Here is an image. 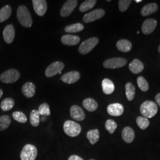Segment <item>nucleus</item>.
Segmentation results:
<instances>
[{"instance_id":"nucleus-1","label":"nucleus","mask_w":160,"mask_h":160,"mask_svg":"<svg viewBox=\"0 0 160 160\" xmlns=\"http://www.w3.org/2000/svg\"><path fill=\"white\" fill-rule=\"evenodd\" d=\"M17 17L18 22L24 27L30 28L32 26L33 20L26 7L20 6L18 8Z\"/></svg>"},{"instance_id":"nucleus-2","label":"nucleus","mask_w":160,"mask_h":160,"mask_svg":"<svg viewBox=\"0 0 160 160\" xmlns=\"http://www.w3.org/2000/svg\"><path fill=\"white\" fill-rule=\"evenodd\" d=\"M158 112L157 104L152 101H146L140 107V112L146 118H152Z\"/></svg>"},{"instance_id":"nucleus-3","label":"nucleus","mask_w":160,"mask_h":160,"mask_svg":"<svg viewBox=\"0 0 160 160\" xmlns=\"http://www.w3.org/2000/svg\"><path fill=\"white\" fill-rule=\"evenodd\" d=\"M63 128L65 133L71 137H77L81 132L80 125L72 120H67L63 124Z\"/></svg>"},{"instance_id":"nucleus-4","label":"nucleus","mask_w":160,"mask_h":160,"mask_svg":"<svg viewBox=\"0 0 160 160\" xmlns=\"http://www.w3.org/2000/svg\"><path fill=\"white\" fill-rule=\"evenodd\" d=\"M20 77V72L15 69H10L2 72L0 75L1 82L6 84L14 83Z\"/></svg>"},{"instance_id":"nucleus-5","label":"nucleus","mask_w":160,"mask_h":160,"mask_svg":"<svg viewBox=\"0 0 160 160\" xmlns=\"http://www.w3.org/2000/svg\"><path fill=\"white\" fill-rule=\"evenodd\" d=\"M38 155L37 148L32 144L24 146L20 153L21 160H35Z\"/></svg>"},{"instance_id":"nucleus-6","label":"nucleus","mask_w":160,"mask_h":160,"mask_svg":"<svg viewBox=\"0 0 160 160\" xmlns=\"http://www.w3.org/2000/svg\"><path fill=\"white\" fill-rule=\"evenodd\" d=\"M99 42V39L96 38H91L84 41L78 48V52L82 55H86L90 52Z\"/></svg>"},{"instance_id":"nucleus-7","label":"nucleus","mask_w":160,"mask_h":160,"mask_svg":"<svg viewBox=\"0 0 160 160\" xmlns=\"http://www.w3.org/2000/svg\"><path fill=\"white\" fill-rule=\"evenodd\" d=\"M127 60L123 58H113L106 60L103 62V67L107 69L119 68L124 67Z\"/></svg>"},{"instance_id":"nucleus-8","label":"nucleus","mask_w":160,"mask_h":160,"mask_svg":"<svg viewBox=\"0 0 160 160\" xmlns=\"http://www.w3.org/2000/svg\"><path fill=\"white\" fill-rule=\"evenodd\" d=\"M65 65L61 61H56L51 63L45 71V75L47 77H52L58 74H61Z\"/></svg>"},{"instance_id":"nucleus-9","label":"nucleus","mask_w":160,"mask_h":160,"mask_svg":"<svg viewBox=\"0 0 160 160\" xmlns=\"http://www.w3.org/2000/svg\"><path fill=\"white\" fill-rule=\"evenodd\" d=\"M105 15V11L102 8L96 9L86 14L82 18V20L85 23H90L102 18Z\"/></svg>"},{"instance_id":"nucleus-10","label":"nucleus","mask_w":160,"mask_h":160,"mask_svg":"<svg viewBox=\"0 0 160 160\" xmlns=\"http://www.w3.org/2000/svg\"><path fill=\"white\" fill-rule=\"evenodd\" d=\"M78 4L77 0H68L67 1L62 7L61 8L60 14L61 17H66L69 16L74 11Z\"/></svg>"},{"instance_id":"nucleus-11","label":"nucleus","mask_w":160,"mask_h":160,"mask_svg":"<svg viewBox=\"0 0 160 160\" xmlns=\"http://www.w3.org/2000/svg\"><path fill=\"white\" fill-rule=\"evenodd\" d=\"M33 6L35 12L39 16H43L46 13L48 6L45 0H33Z\"/></svg>"},{"instance_id":"nucleus-12","label":"nucleus","mask_w":160,"mask_h":160,"mask_svg":"<svg viewBox=\"0 0 160 160\" xmlns=\"http://www.w3.org/2000/svg\"><path fill=\"white\" fill-rule=\"evenodd\" d=\"M70 114L72 119L77 121H82L86 118V114L84 110L80 106L74 105L70 108Z\"/></svg>"},{"instance_id":"nucleus-13","label":"nucleus","mask_w":160,"mask_h":160,"mask_svg":"<svg viewBox=\"0 0 160 160\" xmlns=\"http://www.w3.org/2000/svg\"><path fill=\"white\" fill-rule=\"evenodd\" d=\"M157 22L154 18H148L143 22L142 26V31L143 34L152 33L157 27Z\"/></svg>"},{"instance_id":"nucleus-14","label":"nucleus","mask_w":160,"mask_h":160,"mask_svg":"<svg viewBox=\"0 0 160 160\" xmlns=\"http://www.w3.org/2000/svg\"><path fill=\"white\" fill-rule=\"evenodd\" d=\"M107 111L111 116H120L123 113L124 108L120 103H113L109 104L108 106Z\"/></svg>"},{"instance_id":"nucleus-15","label":"nucleus","mask_w":160,"mask_h":160,"mask_svg":"<svg viewBox=\"0 0 160 160\" xmlns=\"http://www.w3.org/2000/svg\"><path fill=\"white\" fill-rule=\"evenodd\" d=\"M3 38L7 44H10L13 42L15 38V29L12 24L6 26L3 31Z\"/></svg>"},{"instance_id":"nucleus-16","label":"nucleus","mask_w":160,"mask_h":160,"mask_svg":"<svg viewBox=\"0 0 160 160\" xmlns=\"http://www.w3.org/2000/svg\"><path fill=\"white\" fill-rule=\"evenodd\" d=\"M80 74L77 71H71L62 76L61 80L67 84H73L80 80Z\"/></svg>"},{"instance_id":"nucleus-17","label":"nucleus","mask_w":160,"mask_h":160,"mask_svg":"<svg viewBox=\"0 0 160 160\" xmlns=\"http://www.w3.org/2000/svg\"><path fill=\"white\" fill-rule=\"evenodd\" d=\"M80 38L79 36L71 34L63 35L61 38L62 43L68 46H74L78 44L80 42Z\"/></svg>"},{"instance_id":"nucleus-18","label":"nucleus","mask_w":160,"mask_h":160,"mask_svg":"<svg viewBox=\"0 0 160 160\" xmlns=\"http://www.w3.org/2000/svg\"><path fill=\"white\" fill-rule=\"evenodd\" d=\"M135 132L131 127L126 126L122 132V137L126 143H131L135 138Z\"/></svg>"},{"instance_id":"nucleus-19","label":"nucleus","mask_w":160,"mask_h":160,"mask_svg":"<svg viewBox=\"0 0 160 160\" xmlns=\"http://www.w3.org/2000/svg\"><path fill=\"white\" fill-rule=\"evenodd\" d=\"M22 90L25 97L31 98L33 97L35 94L36 86L33 83L28 82L23 85Z\"/></svg>"},{"instance_id":"nucleus-20","label":"nucleus","mask_w":160,"mask_h":160,"mask_svg":"<svg viewBox=\"0 0 160 160\" xmlns=\"http://www.w3.org/2000/svg\"><path fill=\"white\" fill-rule=\"evenodd\" d=\"M129 68L133 74H137L143 71L144 65L141 61L138 59H135L129 64Z\"/></svg>"},{"instance_id":"nucleus-21","label":"nucleus","mask_w":160,"mask_h":160,"mask_svg":"<svg viewBox=\"0 0 160 160\" xmlns=\"http://www.w3.org/2000/svg\"><path fill=\"white\" fill-rule=\"evenodd\" d=\"M158 7L156 3H149L143 6L141 9V14L142 16H148L157 12Z\"/></svg>"},{"instance_id":"nucleus-22","label":"nucleus","mask_w":160,"mask_h":160,"mask_svg":"<svg viewBox=\"0 0 160 160\" xmlns=\"http://www.w3.org/2000/svg\"><path fill=\"white\" fill-rule=\"evenodd\" d=\"M82 105L87 110L90 112H94L98 108L97 102L92 98H87L84 99L82 102Z\"/></svg>"},{"instance_id":"nucleus-23","label":"nucleus","mask_w":160,"mask_h":160,"mask_svg":"<svg viewBox=\"0 0 160 160\" xmlns=\"http://www.w3.org/2000/svg\"><path fill=\"white\" fill-rule=\"evenodd\" d=\"M102 86L103 92L107 95L111 94L114 91V84L111 80L108 78H105L103 80Z\"/></svg>"},{"instance_id":"nucleus-24","label":"nucleus","mask_w":160,"mask_h":160,"mask_svg":"<svg viewBox=\"0 0 160 160\" xmlns=\"http://www.w3.org/2000/svg\"><path fill=\"white\" fill-rule=\"evenodd\" d=\"M116 47L120 51L128 52L131 50L132 45L130 41L126 39H121L117 42Z\"/></svg>"},{"instance_id":"nucleus-25","label":"nucleus","mask_w":160,"mask_h":160,"mask_svg":"<svg viewBox=\"0 0 160 160\" xmlns=\"http://www.w3.org/2000/svg\"><path fill=\"white\" fill-rule=\"evenodd\" d=\"M12 9L11 6L7 5L0 10V23L4 22L11 16Z\"/></svg>"},{"instance_id":"nucleus-26","label":"nucleus","mask_w":160,"mask_h":160,"mask_svg":"<svg viewBox=\"0 0 160 160\" xmlns=\"http://www.w3.org/2000/svg\"><path fill=\"white\" fill-rule=\"evenodd\" d=\"M87 138L88 139L90 143L94 145L99 140L100 133L98 129H92L87 132Z\"/></svg>"},{"instance_id":"nucleus-27","label":"nucleus","mask_w":160,"mask_h":160,"mask_svg":"<svg viewBox=\"0 0 160 160\" xmlns=\"http://www.w3.org/2000/svg\"><path fill=\"white\" fill-rule=\"evenodd\" d=\"M14 100L12 98H6L4 100H3L1 103V109L4 112L9 111L12 109V108L14 106Z\"/></svg>"},{"instance_id":"nucleus-28","label":"nucleus","mask_w":160,"mask_h":160,"mask_svg":"<svg viewBox=\"0 0 160 160\" xmlns=\"http://www.w3.org/2000/svg\"><path fill=\"white\" fill-rule=\"evenodd\" d=\"M125 92L128 100L132 101L135 95V87L131 82H127L125 85Z\"/></svg>"},{"instance_id":"nucleus-29","label":"nucleus","mask_w":160,"mask_h":160,"mask_svg":"<svg viewBox=\"0 0 160 160\" xmlns=\"http://www.w3.org/2000/svg\"><path fill=\"white\" fill-rule=\"evenodd\" d=\"M84 29V26L82 24L79 23H75V24L67 26L65 28V31L67 33H77V32H81Z\"/></svg>"},{"instance_id":"nucleus-30","label":"nucleus","mask_w":160,"mask_h":160,"mask_svg":"<svg viewBox=\"0 0 160 160\" xmlns=\"http://www.w3.org/2000/svg\"><path fill=\"white\" fill-rule=\"evenodd\" d=\"M40 114L38 110H33L30 114V122L31 125L34 127H37L40 123Z\"/></svg>"},{"instance_id":"nucleus-31","label":"nucleus","mask_w":160,"mask_h":160,"mask_svg":"<svg viewBox=\"0 0 160 160\" xmlns=\"http://www.w3.org/2000/svg\"><path fill=\"white\" fill-rule=\"evenodd\" d=\"M11 122V118L8 115L0 116V131H3L7 129L10 125Z\"/></svg>"},{"instance_id":"nucleus-32","label":"nucleus","mask_w":160,"mask_h":160,"mask_svg":"<svg viewBox=\"0 0 160 160\" xmlns=\"http://www.w3.org/2000/svg\"><path fill=\"white\" fill-rule=\"evenodd\" d=\"M97 2L96 0H87L83 2L80 7L81 12H85L92 8Z\"/></svg>"},{"instance_id":"nucleus-33","label":"nucleus","mask_w":160,"mask_h":160,"mask_svg":"<svg viewBox=\"0 0 160 160\" xmlns=\"http://www.w3.org/2000/svg\"><path fill=\"white\" fill-rule=\"evenodd\" d=\"M136 122L138 126L142 130L146 129L149 125V121L148 119L143 116H138L136 119Z\"/></svg>"},{"instance_id":"nucleus-34","label":"nucleus","mask_w":160,"mask_h":160,"mask_svg":"<svg viewBox=\"0 0 160 160\" xmlns=\"http://www.w3.org/2000/svg\"><path fill=\"white\" fill-rule=\"evenodd\" d=\"M138 85L141 91L143 92H147L149 90V84L147 81L143 77L139 76L138 77Z\"/></svg>"},{"instance_id":"nucleus-35","label":"nucleus","mask_w":160,"mask_h":160,"mask_svg":"<svg viewBox=\"0 0 160 160\" xmlns=\"http://www.w3.org/2000/svg\"><path fill=\"white\" fill-rule=\"evenodd\" d=\"M12 118L15 120H16L19 123H24L27 122L28 119L26 116L25 115L24 113H23L22 112H14L12 113Z\"/></svg>"},{"instance_id":"nucleus-36","label":"nucleus","mask_w":160,"mask_h":160,"mask_svg":"<svg viewBox=\"0 0 160 160\" xmlns=\"http://www.w3.org/2000/svg\"><path fill=\"white\" fill-rule=\"evenodd\" d=\"M117 127H118L117 123H116V122H114V120L112 119H108L106 120L105 123V128L106 130L111 134L114 133Z\"/></svg>"},{"instance_id":"nucleus-37","label":"nucleus","mask_w":160,"mask_h":160,"mask_svg":"<svg viewBox=\"0 0 160 160\" xmlns=\"http://www.w3.org/2000/svg\"><path fill=\"white\" fill-rule=\"evenodd\" d=\"M39 113L42 116H49L51 115L50 108L48 103H43L40 104L39 110Z\"/></svg>"},{"instance_id":"nucleus-38","label":"nucleus","mask_w":160,"mask_h":160,"mask_svg":"<svg viewBox=\"0 0 160 160\" xmlns=\"http://www.w3.org/2000/svg\"><path fill=\"white\" fill-rule=\"evenodd\" d=\"M131 0L119 1V9L121 12H126L131 4Z\"/></svg>"},{"instance_id":"nucleus-39","label":"nucleus","mask_w":160,"mask_h":160,"mask_svg":"<svg viewBox=\"0 0 160 160\" xmlns=\"http://www.w3.org/2000/svg\"><path fill=\"white\" fill-rule=\"evenodd\" d=\"M68 160H84L81 157L76 155H72L69 157Z\"/></svg>"},{"instance_id":"nucleus-40","label":"nucleus","mask_w":160,"mask_h":160,"mask_svg":"<svg viewBox=\"0 0 160 160\" xmlns=\"http://www.w3.org/2000/svg\"><path fill=\"white\" fill-rule=\"evenodd\" d=\"M155 99L156 102L160 106V93H158L156 95V96L155 97Z\"/></svg>"},{"instance_id":"nucleus-41","label":"nucleus","mask_w":160,"mask_h":160,"mask_svg":"<svg viewBox=\"0 0 160 160\" xmlns=\"http://www.w3.org/2000/svg\"><path fill=\"white\" fill-rule=\"evenodd\" d=\"M2 94H3V92H2V90L1 89H0V98L2 97Z\"/></svg>"},{"instance_id":"nucleus-42","label":"nucleus","mask_w":160,"mask_h":160,"mask_svg":"<svg viewBox=\"0 0 160 160\" xmlns=\"http://www.w3.org/2000/svg\"><path fill=\"white\" fill-rule=\"evenodd\" d=\"M142 0H135V2H137V3H139V2H142Z\"/></svg>"},{"instance_id":"nucleus-43","label":"nucleus","mask_w":160,"mask_h":160,"mask_svg":"<svg viewBox=\"0 0 160 160\" xmlns=\"http://www.w3.org/2000/svg\"><path fill=\"white\" fill-rule=\"evenodd\" d=\"M158 52L160 53V45L158 46Z\"/></svg>"},{"instance_id":"nucleus-44","label":"nucleus","mask_w":160,"mask_h":160,"mask_svg":"<svg viewBox=\"0 0 160 160\" xmlns=\"http://www.w3.org/2000/svg\"><path fill=\"white\" fill-rule=\"evenodd\" d=\"M94 160V159H90V160Z\"/></svg>"}]
</instances>
